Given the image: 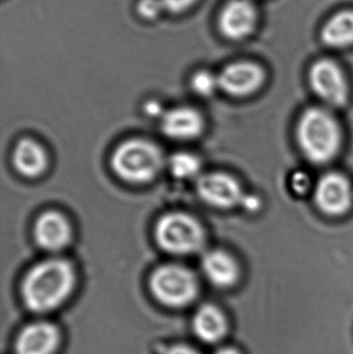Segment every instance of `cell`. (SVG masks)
<instances>
[{"label":"cell","instance_id":"cell-1","mask_svg":"<svg viewBox=\"0 0 353 354\" xmlns=\"http://www.w3.org/2000/svg\"><path fill=\"white\" fill-rule=\"evenodd\" d=\"M76 272L64 259H49L33 266L21 285L25 307L37 314H46L64 305L76 286Z\"/></svg>","mask_w":353,"mask_h":354},{"label":"cell","instance_id":"cell-2","mask_svg":"<svg viewBox=\"0 0 353 354\" xmlns=\"http://www.w3.org/2000/svg\"><path fill=\"white\" fill-rule=\"evenodd\" d=\"M296 139L306 160L313 165L323 166L339 156L343 133L329 108L310 107L300 114L296 122Z\"/></svg>","mask_w":353,"mask_h":354},{"label":"cell","instance_id":"cell-3","mask_svg":"<svg viewBox=\"0 0 353 354\" xmlns=\"http://www.w3.org/2000/svg\"><path fill=\"white\" fill-rule=\"evenodd\" d=\"M164 164L165 159L160 147L143 139L122 143L111 157L113 171L128 183H149L161 172Z\"/></svg>","mask_w":353,"mask_h":354},{"label":"cell","instance_id":"cell-4","mask_svg":"<svg viewBox=\"0 0 353 354\" xmlns=\"http://www.w3.org/2000/svg\"><path fill=\"white\" fill-rule=\"evenodd\" d=\"M153 297L165 307L182 309L198 297L199 281L186 266L167 264L158 268L149 279Z\"/></svg>","mask_w":353,"mask_h":354},{"label":"cell","instance_id":"cell-5","mask_svg":"<svg viewBox=\"0 0 353 354\" xmlns=\"http://www.w3.org/2000/svg\"><path fill=\"white\" fill-rule=\"evenodd\" d=\"M155 239L164 251L174 255H190L205 245V231L200 222L184 212L165 214L157 223Z\"/></svg>","mask_w":353,"mask_h":354},{"label":"cell","instance_id":"cell-6","mask_svg":"<svg viewBox=\"0 0 353 354\" xmlns=\"http://www.w3.org/2000/svg\"><path fill=\"white\" fill-rule=\"evenodd\" d=\"M315 205L325 216L339 218L353 206L352 183L341 172L330 171L319 177L313 187Z\"/></svg>","mask_w":353,"mask_h":354},{"label":"cell","instance_id":"cell-7","mask_svg":"<svg viewBox=\"0 0 353 354\" xmlns=\"http://www.w3.org/2000/svg\"><path fill=\"white\" fill-rule=\"evenodd\" d=\"M313 93L327 107L342 108L348 103L350 87L341 68L332 60H319L309 73Z\"/></svg>","mask_w":353,"mask_h":354},{"label":"cell","instance_id":"cell-8","mask_svg":"<svg viewBox=\"0 0 353 354\" xmlns=\"http://www.w3.org/2000/svg\"><path fill=\"white\" fill-rule=\"evenodd\" d=\"M197 192L203 201L220 209L242 207L248 194L236 177L225 172H209L197 179Z\"/></svg>","mask_w":353,"mask_h":354},{"label":"cell","instance_id":"cell-9","mask_svg":"<svg viewBox=\"0 0 353 354\" xmlns=\"http://www.w3.org/2000/svg\"><path fill=\"white\" fill-rule=\"evenodd\" d=\"M221 91L231 97H244L253 95L265 83V72L252 62H236L223 68L219 76Z\"/></svg>","mask_w":353,"mask_h":354},{"label":"cell","instance_id":"cell-10","mask_svg":"<svg viewBox=\"0 0 353 354\" xmlns=\"http://www.w3.org/2000/svg\"><path fill=\"white\" fill-rule=\"evenodd\" d=\"M59 328L50 322H35L20 330L15 342V354H54L59 348Z\"/></svg>","mask_w":353,"mask_h":354},{"label":"cell","instance_id":"cell-11","mask_svg":"<svg viewBox=\"0 0 353 354\" xmlns=\"http://www.w3.org/2000/svg\"><path fill=\"white\" fill-rule=\"evenodd\" d=\"M201 268L207 280L217 288H231L240 281V264L231 254L223 250L205 252L201 259Z\"/></svg>","mask_w":353,"mask_h":354},{"label":"cell","instance_id":"cell-12","mask_svg":"<svg viewBox=\"0 0 353 354\" xmlns=\"http://www.w3.org/2000/svg\"><path fill=\"white\" fill-rule=\"evenodd\" d=\"M33 232L37 245L50 252L64 249L72 239V227L68 218L54 210L44 212L39 216Z\"/></svg>","mask_w":353,"mask_h":354},{"label":"cell","instance_id":"cell-13","mask_svg":"<svg viewBox=\"0 0 353 354\" xmlns=\"http://www.w3.org/2000/svg\"><path fill=\"white\" fill-rule=\"evenodd\" d=\"M161 128L169 138L190 140L202 133L204 122L201 114L193 108L178 107L164 113Z\"/></svg>","mask_w":353,"mask_h":354},{"label":"cell","instance_id":"cell-14","mask_svg":"<svg viewBox=\"0 0 353 354\" xmlns=\"http://www.w3.org/2000/svg\"><path fill=\"white\" fill-rule=\"evenodd\" d=\"M220 29L232 39H240L252 32L256 24L254 6L247 0H233L220 16Z\"/></svg>","mask_w":353,"mask_h":354},{"label":"cell","instance_id":"cell-15","mask_svg":"<svg viewBox=\"0 0 353 354\" xmlns=\"http://www.w3.org/2000/svg\"><path fill=\"white\" fill-rule=\"evenodd\" d=\"M192 330L201 342L217 344L225 338L229 324L221 309L211 304H205L195 312Z\"/></svg>","mask_w":353,"mask_h":354},{"label":"cell","instance_id":"cell-16","mask_svg":"<svg viewBox=\"0 0 353 354\" xmlns=\"http://www.w3.org/2000/svg\"><path fill=\"white\" fill-rule=\"evenodd\" d=\"M12 163L19 174L33 178L41 176L47 169L48 155L39 142L24 138L15 147Z\"/></svg>","mask_w":353,"mask_h":354},{"label":"cell","instance_id":"cell-17","mask_svg":"<svg viewBox=\"0 0 353 354\" xmlns=\"http://www.w3.org/2000/svg\"><path fill=\"white\" fill-rule=\"evenodd\" d=\"M323 41L331 47H345L353 43V12L335 15L323 27Z\"/></svg>","mask_w":353,"mask_h":354},{"label":"cell","instance_id":"cell-18","mask_svg":"<svg viewBox=\"0 0 353 354\" xmlns=\"http://www.w3.org/2000/svg\"><path fill=\"white\" fill-rule=\"evenodd\" d=\"M168 166L172 176L180 179L194 178L201 170L198 158L190 153H174L168 161Z\"/></svg>","mask_w":353,"mask_h":354},{"label":"cell","instance_id":"cell-19","mask_svg":"<svg viewBox=\"0 0 353 354\" xmlns=\"http://www.w3.org/2000/svg\"><path fill=\"white\" fill-rule=\"evenodd\" d=\"M192 88L201 97H211L220 89L219 79L211 72L201 71L193 76Z\"/></svg>","mask_w":353,"mask_h":354},{"label":"cell","instance_id":"cell-20","mask_svg":"<svg viewBox=\"0 0 353 354\" xmlns=\"http://www.w3.org/2000/svg\"><path fill=\"white\" fill-rule=\"evenodd\" d=\"M165 10L162 0H141L138 4V12L143 18H155L162 10Z\"/></svg>","mask_w":353,"mask_h":354},{"label":"cell","instance_id":"cell-21","mask_svg":"<svg viewBox=\"0 0 353 354\" xmlns=\"http://www.w3.org/2000/svg\"><path fill=\"white\" fill-rule=\"evenodd\" d=\"M292 187L296 194L303 195V194L308 192V189L311 187L310 177L304 172H298L292 176Z\"/></svg>","mask_w":353,"mask_h":354},{"label":"cell","instance_id":"cell-22","mask_svg":"<svg viewBox=\"0 0 353 354\" xmlns=\"http://www.w3.org/2000/svg\"><path fill=\"white\" fill-rule=\"evenodd\" d=\"M195 0H162L165 10L171 12H180L192 6Z\"/></svg>","mask_w":353,"mask_h":354},{"label":"cell","instance_id":"cell-23","mask_svg":"<svg viewBox=\"0 0 353 354\" xmlns=\"http://www.w3.org/2000/svg\"><path fill=\"white\" fill-rule=\"evenodd\" d=\"M162 354H203L194 347L187 344H174L168 347Z\"/></svg>","mask_w":353,"mask_h":354},{"label":"cell","instance_id":"cell-24","mask_svg":"<svg viewBox=\"0 0 353 354\" xmlns=\"http://www.w3.org/2000/svg\"><path fill=\"white\" fill-rule=\"evenodd\" d=\"M261 206H263V201H261V199L258 196L253 195V194H248V195H247L246 200H245L242 208L246 209L247 212H259Z\"/></svg>","mask_w":353,"mask_h":354},{"label":"cell","instance_id":"cell-25","mask_svg":"<svg viewBox=\"0 0 353 354\" xmlns=\"http://www.w3.org/2000/svg\"><path fill=\"white\" fill-rule=\"evenodd\" d=\"M145 112H146L149 115L151 116H161V118H163L164 113L163 109H162L161 104L158 103V102H149L145 106Z\"/></svg>","mask_w":353,"mask_h":354},{"label":"cell","instance_id":"cell-26","mask_svg":"<svg viewBox=\"0 0 353 354\" xmlns=\"http://www.w3.org/2000/svg\"><path fill=\"white\" fill-rule=\"evenodd\" d=\"M213 354H242L238 349L232 348V347H222L218 349Z\"/></svg>","mask_w":353,"mask_h":354}]
</instances>
